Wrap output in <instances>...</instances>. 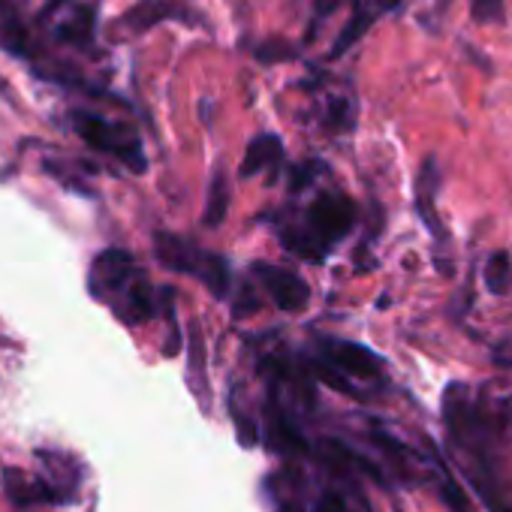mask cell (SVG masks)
Wrapping results in <instances>:
<instances>
[{
    "mask_svg": "<svg viewBox=\"0 0 512 512\" xmlns=\"http://www.w3.org/2000/svg\"><path fill=\"white\" fill-rule=\"evenodd\" d=\"M79 13H82L79 19H73L70 25H61V28H58V37H64V43H79V46H85V43L91 40V34H94L91 7H82Z\"/></svg>",
    "mask_w": 512,
    "mask_h": 512,
    "instance_id": "17",
    "label": "cell"
},
{
    "mask_svg": "<svg viewBox=\"0 0 512 512\" xmlns=\"http://www.w3.org/2000/svg\"><path fill=\"white\" fill-rule=\"evenodd\" d=\"M353 223H356V205H353V199L347 193H323L308 208V220L302 226L308 232H314L332 250L335 241H341L344 235H350Z\"/></svg>",
    "mask_w": 512,
    "mask_h": 512,
    "instance_id": "5",
    "label": "cell"
},
{
    "mask_svg": "<svg viewBox=\"0 0 512 512\" xmlns=\"http://www.w3.org/2000/svg\"><path fill=\"white\" fill-rule=\"evenodd\" d=\"M253 275L266 287V293L272 296V302L287 311V314H299L308 308L311 302V287L305 284V278L293 269H281V266H266V263H256Z\"/></svg>",
    "mask_w": 512,
    "mask_h": 512,
    "instance_id": "6",
    "label": "cell"
},
{
    "mask_svg": "<svg viewBox=\"0 0 512 512\" xmlns=\"http://www.w3.org/2000/svg\"><path fill=\"white\" fill-rule=\"evenodd\" d=\"M142 275V269L136 266L133 253L121 250V247H109L103 250L88 275V290L97 302H106L109 308L133 287V281Z\"/></svg>",
    "mask_w": 512,
    "mask_h": 512,
    "instance_id": "4",
    "label": "cell"
},
{
    "mask_svg": "<svg viewBox=\"0 0 512 512\" xmlns=\"http://www.w3.org/2000/svg\"><path fill=\"white\" fill-rule=\"evenodd\" d=\"M184 16H187V10L178 7V4H172V0H139L136 7H130L124 13L121 22L130 31L142 34V31H148V28H154V25H160L166 19H184Z\"/></svg>",
    "mask_w": 512,
    "mask_h": 512,
    "instance_id": "12",
    "label": "cell"
},
{
    "mask_svg": "<svg viewBox=\"0 0 512 512\" xmlns=\"http://www.w3.org/2000/svg\"><path fill=\"white\" fill-rule=\"evenodd\" d=\"M434 461H437V482H440V497L446 500V506H449L452 512H470V509H467V497H464L461 485H455V479H452V473L446 470L443 458H440V455H434Z\"/></svg>",
    "mask_w": 512,
    "mask_h": 512,
    "instance_id": "16",
    "label": "cell"
},
{
    "mask_svg": "<svg viewBox=\"0 0 512 512\" xmlns=\"http://www.w3.org/2000/svg\"><path fill=\"white\" fill-rule=\"evenodd\" d=\"M256 58H260L263 64H278V61L293 58V49H290L284 40H272V43H266V46L256 49Z\"/></svg>",
    "mask_w": 512,
    "mask_h": 512,
    "instance_id": "22",
    "label": "cell"
},
{
    "mask_svg": "<svg viewBox=\"0 0 512 512\" xmlns=\"http://www.w3.org/2000/svg\"><path fill=\"white\" fill-rule=\"evenodd\" d=\"M437 187H440V169H437V157H428L419 169V178H416V211L422 217V223L428 226V232L443 241L446 232L440 226V217L434 211V196H437Z\"/></svg>",
    "mask_w": 512,
    "mask_h": 512,
    "instance_id": "9",
    "label": "cell"
},
{
    "mask_svg": "<svg viewBox=\"0 0 512 512\" xmlns=\"http://www.w3.org/2000/svg\"><path fill=\"white\" fill-rule=\"evenodd\" d=\"M202 335H199V329L193 326L190 329V365H193V371L199 374V395H202V401H205V389H208V380H205V356H202Z\"/></svg>",
    "mask_w": 512,
    "mask_h": 512,
    "instance_id": "21",
    "label": "cell"
},
{
    "mask_svg": "<svg viewBox=\"0 0 512 512\" xmlns=\"http://www.w3.org/2000/svg\"><path fill=\"white\" fill-rule=\"evenodd\" d=\"M73 127L76 133L97 151L103 154H112L115 160H121L127 169H133L136 175L148 169V160H145V151H142V142L139 136L124 127V124H115V121H106L100 115H91V112H73Z\"/></svg>",
    "mask_w": 512,
    "mask_h": 512,
    "instance_id": "3",
    "label": "cell"
},
{
    "mask_svg": "<svg viewBox=\"0 0 512 512\" xmlns=\"http://www.w3.org/2000/svg\"><path fill=\"white\" fill-rule=\"evenodd\" d=\"M281 241H284V247H287L290 253L302 256V260H308V263H323V260H326V253H329V247H326L314 232H308L305 226H290V229H284V232H281Z\"/></svg>",
    "mask_w": 512,
    "mask_h": 512,
    "instance_id": "13",
    "label": "cell"
},
{
    "mask_svg": "<svg viewBox=\"0 0 512 512\" xmlns=\"http://www.w3.org/2000/svg\"><path fill=\"white\" fill-rule=\"evenodd\" d=\"M443 422H446V431L452 437V446L464 458L461 464L467 470V479L473 482V488L479 491L485 506L491 512H512V503L503 497V491L497 485V473H494L497 470L494 422L488 425L479 404H470L464 398L461 386L446 389V395H443Z\"/></svg>",
    "mask_w": 512,
    "mask_h": 512,
    "instance_id": "1",
    "label": "cell"
},
{
    "mask_svg": "<svg viewBox=\"0 0 512 512\" xmlns=\"http://www.w3.org/2000/svg\"><path fill=\"white\" fill-rule=\"evenodd\" d=\"M4 491L16 506H34V503H67L70 497H64L52 482L46 479H28V473L10 467L4 470Z\"/></svg>",
    "mask_w": 512,
    "mask_h": 512,
    "instance_id": "8",
    "label": "cell"
},
{
    "mask_svg": "<svg viewBox=\"0 0 512 512\" xmlns=\"http://www.w3.org/2000/svg\"><path fill=\"white\" fill-rule=\"evenodd\" d=\"M226 211H229V178L223 169H217L211 175V187H208V202H205V214H202V223L205 226H220L226 220Z\"/></svg>",
    "mask_w": 512,
    "mask_h": 512,
    "instance_id": "14",
    "label": "cell"
},
{
    "mask_svg": "<svg viewBox=\"0 0 512 512\" xmlns=\"http://www.w3.org/2000/svg\"><path fill=\"white\" fill-rule=\"evenodd\" d=\"M317 163H302V166H296L293 169V178H290V187H293V193H299V190H305L314 178H317Z\"/></svg>",
    "mask_w": 512,
    "mask_h": 512,
    "instance_id": "23",
    "label": "cell"
},
{
    "mask_svg": "<svg viewBox=\"0 0 512 512\" xmlns=\"http://www.w3.org/2000/svg\"><path fill=\"white\" fill-rule=\"evenodd\" d=\"M329 124L332 127H350L353 124V112H350V103L347 100H332Z\"/></svg>",
    "mask_w": 512,
    "mask_h": 512,
    "instance_id": "25",
    "label": "cell"
},
{
    "mask_svg": "<svg viewBox=\"0 0 512 512\" xmlns=\"http://www.w3.org/2000/svg\"><path fill=\"white\" fill-rule=\"evenodd\" d=\"M323 362L344 380H377L383 374V359L374 350L353 341H323Z\"/></svg>",
    "mask_w": 512,
    "mask_h": 512,
    "instance_id": "7",
    "label": "cell"
},
{
    "mask_svg": "<svg viewBox=\"0 0 512 512\" xmlns=\"http://www.w3.org/2000/svg\"><path fill=\"white\" fill-rule=\"evenodd\" d=\"M338 7V0H320L317 4V16H326V13H332Z\"/></svg>",
    "mask_w": 512,
    "mask_h": 512,
    "instance_id": "27",
    "label": "cell"
},
{
    "mask_svg": "<svg viewBox=\"0 0 512 512\" xmlns=\"http://www.w3.org/2000/svg\"><path fill=\"white\" fill-rule=\"evenodd\" d=\"M154 250H157L163 266L199 278L217 299H226L229 296L232 275H229V263L223 260L220 253L202 250V247H196L187 238L172 235V232H157L154 235Z\"/></svg>",
    "mask_w": 512,
    "mask_h": 512,
    "instance_id": "2",
    "label": "cell"
},
{
    "mask_svg": "<svg viewBox=\"0 0 512 512\" xmlns=\"http://www.w3.org/2000/svg\"><path fill=\"white\" fill-rule=\"evenodd\" d=\"M314 512H350V509H347V500L338 491H323Z\"/></svg>",
    "mask_w": 512,
    "mask_h": 512,
    "instance_id": "24",
    "label": "cell"
},
{
    "mask_svg": "<svg viewBox=\"0 0 512 512\" xmlns=\"http://www.w3.org/2000/svg\"><path fill=\"white\" fill-rule=\"evenodd\" d=\"M470 16L476 25L503 22V0H470Z\"/></svg>",
    "mask_w": 512,
    "mask_h": 512,
    "instance_id": "20",
    "label": "cell"
},
{
    "mask_svg": "<svg viewBox=\"0 0 512 512\" xmlns=\"http://www.w3.org/2000/svg\"><path fill=\"white\" fill-rule=\"evenodd\" d=\"M506 278H509V256L503 250L491 253L488 260V272H485V281H488V290L491 293H503L506 287Z\"/></svg>",
    "mask_w": 512,
    "mask_h": 512,
    "instance_id": "19",
    "label": "cell"
},
{
    "mask_svg": "<svg viewBox=\"0 0 512 512\" xmlns=\"http://www.w3.org/2000/svg\"><path fill=\"white\" fill-rule=\"evenodd\" d=\"M284 160V145L275 133H263V136H256L250 145H247V154L241 160V178H253V175H260L263 169L275 172Z\"/></svg>",
    "mask_w": 512,
    "mask_h": 512,
    "instance_id": "11",
    "label": "cell"
},
{
    "mask_svg": "<svg viewBox=\"0 0 512 512\" xmlns=\"http://www.w3.org/2000/svg\"><path fill=\"white\" fill-rule=\"evenodd\" d=\"M377 16H380V10H377V4L371 7V10H356V16L344 25V31H341V37H338V43L332 46V58H338V55H344L350 46H356L362 37H365V31L377 22Z\"/></svg>",
    "mask_w": 512,
    "mask_h": 512,
    "instance_id": "15",
    "label": "cell"
},
{
    "mask_svg": "<svg viewBox=\"0 0 512 512\" xmlns=\"http://www.w3.org/2000/svg\"><path fill=\"white\" fill-rule=\"evenodd\" d=\"M232 419H235V428H238V440H241V446H256V425L250 422V419H241L238 416V410L232 413Z\"/></svg>",
    "mask_w": 512,
    "mask_h": 512,
    "instance_id": "26",
    "label": "cell"
},
{
    "mask_svg": "<svg viewBox=\"0 0 512 512\" xmlns=\"http://www.w3.org/2000/svg\"><path fill=\"white\" fill-rule=\"evenodd\" d=\"M0 46L10 49L13 55H28V31L16 19H7L0 25Z\"/></svg>",
    "mask_w": 512,
    "mask_h": 512,
    "instance_id": "18",
    "label": "cell"
},
{
    "mask_svg": "<svg viewBox=\"0 0 512 512\" xmlns=\"http://www.w3.org/2000/svg\"><path fill=\"white\" fill-rule=\"evenodd\" d=\"M281 512H302V509H299L296 503H284V506H281Z\"/></svg>",
    "mask_w": 512,
    "mask_h": 512,
    "instance_id": "28",
    "label": "cell"
},
{
    "mask_svg": "<svg viewBox=\"0 0 512 512\" xmlns=\"http://www.w3.org/2000/svg\"><path fill=\"white\" fill-rule=\"evenodd\" d=\"M266 413H269V440H272L275 449H281V452H308V440H305L302 428L284 410V404L278 401L275 392H272V398L266 404Z\"/></svg>",
    "mask_w": 512,
    "mask_h": 512,
    "instance_id": "10",
    "label": "cell"
}]
</instances>
